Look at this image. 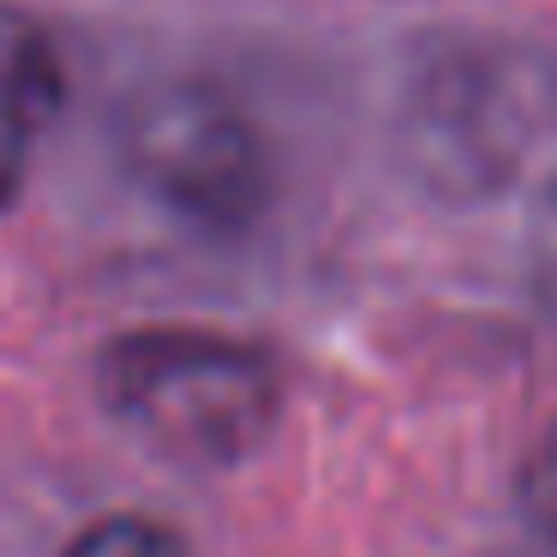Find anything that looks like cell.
Here are the masks:
<instances>
[{
	"mask_svg": "<svg viewBox=\"0 0 557 557\" xmlns=\"http://www.w3.org/2000/svg\"><path fill=\"white\" fill-rule=\"evenodd\" d=\"M97 389L138 444L186 468L246 461L282 413V377L264 348L186 324L114 336L97 360Z\"/></svg>",
	"mask_w": 557,
	"mask_h": 557,
	"instance_id": "cell-1",
	"label": "cell"
},
{
	"mask_svg": "<svg viewBox=\"0 0 557 557\" xmlns=\"http://www.w3.org/2000/svg\"><path fill=\"white\" fill-rule=\"evenodd\" d=\"M126 157L169 205L222 216L252 198V133L210 90H162L133 114Z\"/></svg>",
	"mask_w": 557,
	"mask_h": 557,
	"instance_id": "cell-2",
	"label": "cell"
},
{
	"mask_svg": "<svg viewBox=\"0 0 557 557\" xmlns=\"http://www.w3.org/2000/svg\"><path fill=\"white\" fill-rule=\"evenodd\" d=\"M61 61L30 18L0 7V210L18 198L42 121L61 109Z\"/></svg>",
	"mask_w": 557,
	"mask_h": 557,
	"instance_id": "cell-3",
	"label": "cell"
},
{
	"mask_svg": "<svg viewBox=\"0 0 557 557\" xmlns=\"http://www.w3.org/2000/svg\"><path fill=\"white\" fill-rule=\"evenodd\" d=\"M61 557H186V545L157 516H102L85 533H73Z\"/></svg>",
	"mask_w": 557,
	"mask_h": 557,
	"instance_id": "cell-4",
	"label": "cell"
},
{
	"mask_svg": "<svg viewBox=\"0 0 557 557\" xmlns=\"http://www.w3.org/2000/svg\"><path fill=\"white\" fill-rule=\"evenodd\" d=\"M521 516L533 521V528L545 533V540L557 545V420L540 432V444L528 449V461H521Z\"/></svg>",
	"mask_w": 557,
	"mask_h": 557,
	"instance_id": "cell-5",
	"label": "cell"
},
{
	"mask_svg": "<svg viewBox=\"0 0 557 557\" xmlns=\"http://www.w3.org/2000/svg\"><path fill=\"white\" fill-rule=\"evenodd\" d=\"M545 276L557 282V193H552V210H545Z\"/></svg>",
	"mask_w": 557,
	"mask_h": 557,
	"instance_id": "cell-6",
	"label": "cell"
}]
</instances>
